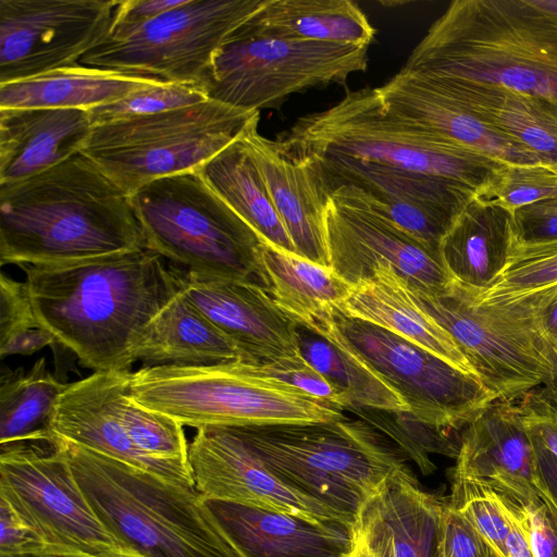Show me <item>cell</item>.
Wrapping results in <instances>:
<instances>
[{"label": "cell", "mask_w": 557, "mask_h": 557, "mask_svg": "<svg viewBox=\"0 0 557 557\" xmlns=\"http://www.w3.org/2000/svg\"><path fill=\"white\" fill-rule=\"evenodd\" d=\"M267 0H185L149 21L111 27L81 64L203 90L213 57Z\"/></svg>", "instance_id": "11"}, {"label": "cell", "mask_w": 557, "mask_h": 557, "mask_svg": "<svg viewBox=\"0 0 557 557\" xmlns=\"http://www.w3.org/2000/svg\"><path fill=\"white\" fill-rule=\"evenodd\" d=\"M543 330L554 346H557V298L546 309L542 318Z\"/></svg>", "instance_id": "52"}, {"label": "cell", "mask_w": 557, "mask_h": 557, "mask_svg": "<svg viewBox=\"0 0 557 557\" xmlns=\"http://www.w3.org/2000/svg\"><path fill=\"white\" fill-rule=\"evenodd\" d=\"M499 497L508 508L509 533L506 541V556L535 557L529 534L528 506L530 504L525 505Z\"/></svg>", "instance_id": "48"}, {"label": "cell", "mask_w": 557, "mask_h": 557, "mask_svg": "<svg viewBox=\"0 0 557 557\" xmlns=\"http://www.w3.org/2000/svg\"><path fill=\"white\" fill-rule=\"evenodd\" d=\"M349 557H374L369 549L361 543L358 539L355 537V545L349 555Z\"/></svg>", "instance_id": "53"}, {"label": "cell", "mask_w": 557, "mask_h": 557, "mask_svg": "<svg viewBox=\"0 0 557 557\" xmlns=\"http://www.w3.org/2000/svg\"><path fill=\"white\" fill-rule=\"evenodd\" d=\"M376 90L388 112L437 137L503 163L541 162L533 152L484 123L420 75L400 70Z\"/></svg>", "instance_id": "22"}, {"label": "cell", "mask_w": 557, "mask_h": 557, "mask_svg": "<svg viewBox=\"0 0 557 557\" xmlns=\"http://www.w3.org/2000/svg\"><path fill=\"white\" fill-rule=\"evenodd\" d=\"M422 77L541 162L557 165L556 101L491 84Z\"/></svg>", "instance_id": "28"}, {"label": "cell", "mask_w": 557, "mask_h": 557, "mask_svg": "<svg viewBox=\"0 0 557 557\" xmlns=\"http://www.w3.org/2000/svg\"><path fill=\"white\" fill-rule=\"evenodd\" d=\"M324 224L330 268L350 287L372 278L381 267L423 293L442 294L454 284L440 252L416 240L356 187L343 186L329 196Z\"/></svg>", "instance_id": "15"}, {"label": "cell", "mask_w": 557, "mask_h": 557, "mask_svg": "<svg viewBox=\"0 0 557 557\" xmlns=\"http://www.w3.org/2000/svg\"><path fill=\"white\" fill-rule=\"evenodd\" d=\"M438 557H496L474 529L449 505L442 518Z\"/></svg>", "instance_id": "44"}, {"label": "cell", "mask_w": 557, "mask_h": 557, "mask_svg": "<svg viewBox=\"0 0 557 557\" xmlns=\"http://www.w3.org/2000/svg\"><path fill=\"white\" fill-rule=\"evenodd\" d=\"M333 308H325L307 324H298L301 356L346 397L349 407L408 413L404 397L345 344Z\"/></svg>", "instance_id": "30"}, {"label": "cell", "mask_w": 557, "mask_h": 557, "mask_svg": "<svg viewBox=\"0 0 557 557\" xmlns=\"http://www.w3.org/2000/svg\"><path fill=\"white\" fill-rule=\"evenodd\" d=\"M556 350H557V347H556Z\"/></svg>", "instance_id": "54"}, {"label": "cell", "mask_w": 557, "mask_h": 557, "mask_svg": "<svg viewBox=\"0 0 557 557\" xmlns=\"http://www.w3.org/2000/svg\"><path fill=\"white\" fill-rule=\"evenodd\" d=\"M129 387L131 380L120 392L117 409L135 445L154 459L189 466L184 425L170 416L138 405Z\"/></svg>", "instance_id": "37"}, {"label": "cell", "mask_w": 557, "mask_h": 557, "mask_svg": "<svg viewBox=\"0 0 557 557\" xmlns=\"http://www.w3.org/2000/svg\"><path fill=\"white\" fill-rule=\"evenodd\" d=\"M253 372L285 382L308 395L334 405L341 409L349 408L346 397L301 354L276 359L263 364L250 363Z\"/></svg>", "instance_id": "41"}, {"label": "cell", "mask_w": 557, "mask_h": 557, "mask_svg": "<svg viewBox=\"0 0 557 557\" xmlns=\"http://www.w3.org/2000/svg\"><path fill=\"white\" fill-rule=\"evenodd\" d=\"M0 557H58L39 533L0 496Z\"/></svg>", "instance_id": "42"}, {"label": "cell", "mask_w": 557, "mask_h": 557, "mask_svg": "<svg viewBox=\"0 0 557 557\" xmlns=\"http://www.w3.org/2000/svg\"><path fill=\"white\" fill-rule=\"evenodd\" d=\"M529 534L535 557H557V511L541 496L528 506Z\"/></svg>", "instance_id": "47"}, {"label": "cell", "mask_w": 557, "mask_h": 557, "mask_svg": "<svg viewBox=\"0 0 557 557\" xmlns=\"http://www.w3.org/2000/svg\"><path fill=\"white\" fill-rule=\"evenodd\" d=\"M513 243V213L476 195L442 239L440 257L456 284L480 294L504 273Z\"/></svg>", "instance_id": "26"}, {"label": "cell", "mask_w": 557, "mask_h": 557, "mask_svg": "<svg viewBox=\"0 0 557 557\" xmlns=\"http://www.w3.org/2000/svg\"><path fill=\"white\" fill-rule=\"evenodd\" d=\"M243 141L265 183L268 193L296 255L330 268L324 213L329 197L318 176L305 161L282 151L276 140L258 133V126Z\"/></svg>", "instance_id": "24"}, {"label": "cell", "mask_w": 557, "mask_h": 557, "mask_svg": "<svg viewBox=\"0 0 557 557\" xmlns=\"http://www.w3.org/2000/svg\"><path fill=\"white\" fill-rule=\"evenodd\" d=\"M513 225L518 243L557 239V195L516 210Z\"/></svg>", "instance_id": "46"}, {"label": "cell", "mask_w": 557, "mask_h": 557, "mask_svg": "<svg viewBox=\"0 0 557 557\" xmlns=\"http://www.w3.org/2000/svg\"><path fill=\"white\" fill-rule=\"evenodd\" d=\"M133 354L144 367H201L243 361L237 346L180 289L145 327Z\"/></svg>", "instance_id": "29"}, {"label": "cell", "mask_w": 557, "mask_h": 557, "mask_svg": "<svg viewBox=\"0 0 557 557\" xmlns=\"http://www.w3.org/2000/svg\"><path fill=\"white\" fill-rule=\"evenodd\" d=\"M448 505L474 529L496 557H507L508 508L494 491L476 482L454 479Z\"/></svg>", "instance_id": "38"}, {"label": "cell", "mask_w": 557, "mask_h": 557, "mask_svg": "<svg viewBox=\"0 0 557 557\" xmlns=\"http://www.w3.org/2000/svg\"><path fill=\"white\" fill-rule=\"evenodd\" d=\"M462 430L454 479L523 504L540 497L534 444L518 404L496 400Z\"/></svg>", "instance_id": "20"}, {"label": "cell", "mask_w": 557, "mask_h": 557, "mask_svg": "<svg viewBox=\"0 0 557 557\" xmlns=\"http://www.w3.org/2000/svg\"><path fill=\"white\" fill-rule=\"evenodd\" d=\"M54 343L58 342L49 331L37 326L17 333L0 343V356L1 359L12 355L29 356Z\"/></svg>", "instance_id": "51"}, {"label": "cell", "mask_w": 557, "mask_h": 557, "mask_svg": "<svg viewBox=\"0 0 557 557\" xmlns=\"http://www.w3.org/2000/svg\"><path fill=\"white\" fill-rule=\"evenodd\" d=\"M557 195V165L507 163L478 196L510 212Z\"/></svg>", "instance_id": "39"}, {"label": "cell", "mask_w": 557, "mask_h": 557, "mask_svg": "<svg viewBox=\"0 0 557 557\" xmlns=\"http://www.w3.org/2000/svg\"><path fill=\"white\" fill-rule=\"evenodd\" d=\"M131 371L94 372L66 384L51 421L52 436L150 472L175 484L196 488L188 465L162 461L141 451L126 431L117 409Z\"/></svg>", "instance_id": "19"}, {"label": "cell", "mask_w": 557, "mask_h": 557, "mask_svg": "<svg viewBox=\"0 0 557 557\" xmlns=\"http://www.w3.org/2000/svg\"><path fill=\"white\" fill-rule=\"evenodd\" d=\"M66 384L39 358L26 372L2 370L0 377V446L52 441L54 408Z\"/></svg>", "instance_id": "35"}, {"label": "cell", "mask_w": 557, "mask_h": 557, "mask_svg": "<svg viewBox=\"0 0 557 557\" xmlns=\"http://www.w3.org/2000/svg\"><path fill=\"white\" fill-rule=\"evenodd\" d=\"M39 326L27 286L5 273L0 276V343L23 331Z\"/></svg>", "instance_id": "43"}, {"label": "cell", "mask_w": 557, "mask_h": 557, "mask_svg": "<svg viewBox=\"0 0 557 557\" xmlns=\"http://www.w3.org/2000/svg\"><path fill=\"white\" fill-rule=\"evenodd\" d=\"M260 113L212 99L95 125L81 152L132 196L163 177L199 170L257 127Z\"/></svg>", "instance_id": "9"}, {"label": "cell", "mask_w": 557, "mask_h": 557, "mask_svg": "<svg viewBox=\"0 0 557 557\" xmlns=\"http://www.w3.org/2000/svg\"><path fill=\"white\" fill-rule=\"evenodd\" d=\"M158 78L77 64L0 85V109H79L88 111L144 87Z\"/></svg>", "instance_id": "31"}, {"label": "cell", "mask_w": 557, "mask_h": 557, "mask_svg": "<svg viewBox=\"0 0 557 557\" xmlns=\"http://www.w3.org/2000/svg\"><path fill=\"white\" fill-rule=\"evenodd\" d=\"M518 405L528 432L557 457V396L537 388Z\"/></svg>", "instance_id": "45"}, {"label": "cell", "mask_w": 557, "mask_h": 557, "mask_svg": "<svg viewBox=\"0 0 557 557\" xmlns=\"http://www.w3.org/2000/svg\"><path fill=\"white\" fill-rule=\"evenodd\" d=\"M117 0H0V85L79 64L108 36Z\"/></svg>", "instance_id": "16"}, {"label": "cell", "mask_w": 557, "mask_h": 557, "mask_svg": "<svg viewBox=\"0 0 557 557\" xmlns=\"http://www.w3.org/2000/svg\"><path fill=\"white\" fill-rule=\"evenodd\" d=\"M557 286V239L537 243L515 240L499 280L480 294H469L479 304L492 305L521 298Z\"/></svg>", "instance_id": "36"}, {"label": "cell", "mask_w": 557, "mask_h": 557, "mask_svg": "<svg viewBox=\"0 0 557 557\" xmlns=\"http://www.w3.org/2000/svg\"><path fill=\"white\" fill-rule=\"evenodd\" d=\"M131 198L146 248L173 265L216 278L258 277L262 239L198 171L156 180Z\"/></svg>", "instance_id": "10"}, {"label": "cell", "mask_w": 557, "mask_h": 557, "mask_svg": "<svg viewBox=\"0 0 557 557\" xmlns=\"http://www.w3.org/2000/svg\"><path fill=\"white\" fill-rule=\"evenodd\" d=\"M367 46L261 37L243 24L216 50L203 91L209 99L257 110L293 94L344 84L363 72Z\"/></svg>", "instance_id": "12"}, {"label": "cell", "mask_w": 557, "mask_h": 557, "mask_svg": "<svg viewBox=\"0 0 557 557\" xmlns=\"http://www.w3.org/2000/svg\"><path fill=\"white\" fill-rule=\"evenodd\" d=\"M243 27L261 37L367 47L375 36L367 15L350 0H267Z\"/></svg>", "instance_id": "32"}, {"label": "cell", "mask_w": 557, "mask_h": 557, "mask_svg": "<svg viewBox=\"0 0 557 557\" xmlns=\"http://www.w3.org/2000/svg\"><path fill=\"white\" fill-rule=\"evenodd\" d=\"M132 398L184 426H252L326 422L343 409L240 360L212 366L143 367L131 374Z\"/></svg>", "instance_id": "8"}, {"label": "cell", "mask_w": 557, "mask_h": 557, "mask_svg": "<svg viewBox=\"0 0 557 557\" xmlns=\"http://www.w3.org/2000/svg\"><path fill=\"white\" fill-rule=\"evenodd\" d=\"M207 185L269 245L296 255L243 137L197 170Z\"/></svg>", "instance_id": "33"}, {"label": "cell", "mask_w": 557, "mask_h": 557, "mask_svg": "<svg viewBox=\"0 0 557 557\" xmlns=\"http://www.w3.org/2000/svg\"><path fill=\"white\" fill-rule=\"evenodd\" d=\"M185 0H121L111 27L139 24L184 3Z\"/></svg>", "instance_id": "49"}, {"label": "cell", "mask_w": 557, "mask_h": 557, "mask_svg": "<svg viewBox=\"0 0 557 557\" xmlns=\"http://www.w3.org/2000/svg\"><path fill=\"white\" fill-rule=\"evenodd\" d=\"M202 503L243 557H349L354 528L226 500Z\"/></svg>", "instance_id": "21"}, {"label": "cell", "mask_w": 557, "mask_h": 557, "mask_svg": "<svg viewBox=\"0 0 557 557\" xmlns=\"http://www.w3.org/2000/svg\"><path fill=\"white\" fill-rule=\"evenodd\" d=\"M170 269L180 292L237 346L244 362L263 364L300 354L298 324L260 283Z\"/></svg>", "instance_id": "18"}, {"label": "cell", "mask_w": 557, "mask_h": 557, "mask_svg": "<svg viewBox=\"0 0 557 557\" xmlns=\"http://www.w3.org/2000/svg\"><path fill=\"white\" fill-rule=\"evenodd\" d=\"M342 314L383 327L479 377L454 338L413 301L395 270L381 267L335 307Z\"/></svg>", "instance_id": "27"}, {"label": "cell", "mask_w": 557, "mask_h": 557, "mask_svg": "<svg viewBox=\"0 0 557 557\" xmlns=\"http://www.w3.org/2000/svg\"><path fill=\"white\" fill-rule=\"evenodd\" d=\"M79 109H0V185L37 175L78 153L92 131Z\"/></svg>", "instance_id": "25"}, {"label": "cell", "mask_w": 557, "mask_h": 557, "mask_svg": "<svg viewBox=\"0 0 557 557\" xmlns=\"http://www.w3.org/2000/svg\"><path fill=\"white\" fill-rule=\"evenodd\" d=\"M146 248L131 196L78 152L0 185V260L48 264Z\"/></svg>", "instance_id": "3"}, {"label": "cell", "mask_w": 557, "mask_h": 557, "mask_svg": "<svg viewBox=\"0 0 557 557\" xmlns=\"http://www.w3.org/2000/svg\"><path fill=\"white\" fill-rule=\"evenodd\" d=\"M60 441L95 513L132 557H243L196 488Z\"/></svg>", "instance_id": "5"}, {"label": "cell", "mask_w": 557, "mask_h": 557, "mask_svg": "<svg viewBox=\"0 0 557 557\" xmlns=\"http://www.w3.org/2000/svg\"><path fill=\"white\" fill-rule=\"evenodd\" d=\"M188 463L203 498L226 500L352 527L331 508L292 490L273 475L231 426L197 429Z\"/></svg>", "instance_id": "17"}, {"label": "cell", "mask_w": 557, "mask_h": 557, "mask_svg": "<svg viewBox=\"0 0 557 557\" xmlns=\"http://www.w3.org/2000/svg\"><path fill=\"white\" fill-rule=\"evenodd\" d=\"M258 278L275 304L300 325L325 308L339 305L351 290L331 268L282 251L263 240Z\"/></svg>", "instance_id": "34"}, {"label": "cell", "mask_w": 557, "mask_h": 557, "mask_svg": "<svg viewBox=\"0 0 557 557\" xmlns=\"http://www.w3.org/2000/svg\"><path fill=\"white\" fill-rule=\"evenodd\" d=\"M401 70L557 102V14L537 0H455Z\"/></svg>", "instance_id": "4"}, {"label": "cell", "mask_w": 557, "mask_h": 557, "mask_svg": "<svg viewBox=\"0 0 557 557\" xmlns=\"http://www.w3.org/2000/svg\"><path fill=\"white\" fill-rule=\"evenodd\" d=\"M333 319L345 344L404 397L420 425L460 430L497 400L479 377L383 327L335 307Z\"/></svg>", "instance_id": "14"}, {"label": "cell", "mask_w": 557, "mask_h": 557, "mask_svg": "<svg viewBox=\"0 0 557 557\" xmlns=\"http://www.w3.org/2000/svg\"><path fill=\"white\" fill-rule=\"evenodd\" d=\"M194 85L161 82L131 92L116 101L88 110L92 125L150 115L208 100Z\"/></svg>", "instance_id": "40"}, {"label": "cell", "mask_w": 557, "mask_h": 557, "mask_svg": "<svg viewBox=\"0 0 557 557\" xmlns=\"http://www.w3.org/2000/svg\"><path fill=\"white\" fill-rule=\"evenodd\" d=\"M530 434V433H529ZM531 435V434H530ZM532 437L536 457V482L539 495L557 511V457Z\"/></svg>", "instance_id": "50"}, {"label": "cell", "mask_w": 557, "mask_h": 557, "mask_svg": "<svg viewBox=\"0 0 557 557\" xmlns=\"http://www.w3.org/2000/svg\"><path fill=\"white\" fill-rule=\"evenodd\" d=\"M444 507L413 475L394 476L361 505L355 537L374 557H438Z\"/></svg>", "instance_id": "23"}, {"label": "cell", "mask_w": 557, "mask_h": 557, "mask_svg": "<svg viewBox=\"0 0 557 557\" xmlns=\"http://www.w3.org/2000/svg\"><path fill=\"white\" fill-rule=\"evenodd\" d=\"M20 268L38 325L94 372L129 371L138 337L178 293L147 248Z\"/></svg>", "instance_id": "2"}, {"label": "cell", "mask_w": 557, "mask_h": 557, "mask_svg": "<svg viewBox=\"0 0 557 557\" xmlns=\"http://www.w3.org/2000/svg\"><path fill=\"white\" fill-rule=\"evenodd\" d=\"M0 496L58 557H132L95 513L55 437L0 446Z\"/></svg>", "instance_id": "13"}, {"label": "cell", "mask_w": 557, "mask_h": 557, "mask_svg": "<svg viewBox=\"0 0 557 557\" xmlns=\"http://www.w3.org/2000/svg\"><path fill=\"white\" fill-rule=\"evenodd\" d=\"M408 290L454 338L497 400L516 403L537 388L557 396V350L542 324L557 286L492 305L474 301L455 282L442 294Z\"/></svg>", "instance_id": "7"}, {"label": "cell", "mask_w": 557, "mask_h": 557, "mask_svg": "<svg viewBox=\"0 0 557 557\" xmlns=\"http://www.w3.org/2000/svg\"><path fill=\"white\" fill-rule=\"evenodd\" d=\"M275 140L311 166L327 197L352 186L382 206L410 202L454 220L507 164L399 119L370 87L347 89Z\"/></svg>", "instance_id": "1"}, {"label": "cell", "mask_w": 557, "mask_h": 557, "mask_svg": "<svg viewBox=\"0 0 557 557\" xmlns=\"http://www.w3.org/2000/svg\"><path fill=\"white\" fill-rule=\"evenodd\" d=\"M248 449L292 490L355 525L363 502L410 469L377 430L345 416L326 422L231 426Z\"/></svg>", "instance_id": "6"}]
</instances>
